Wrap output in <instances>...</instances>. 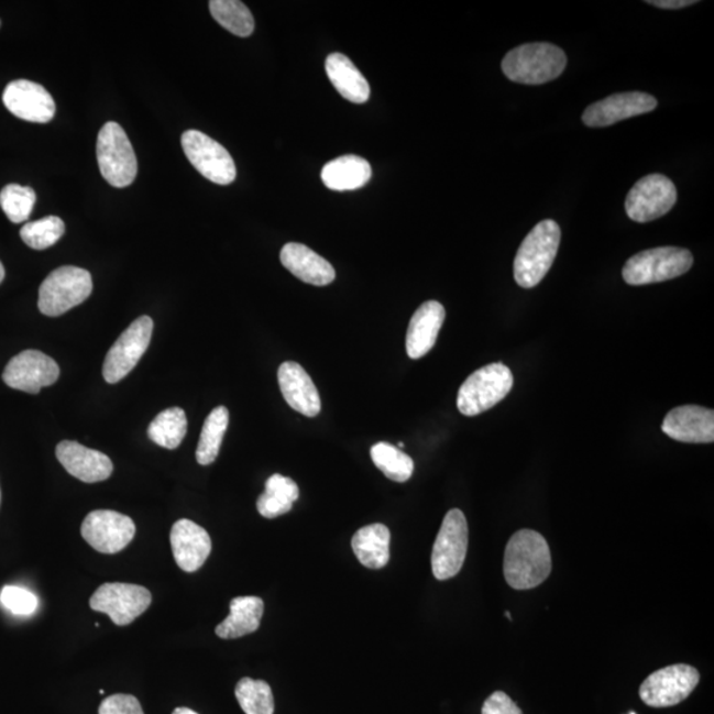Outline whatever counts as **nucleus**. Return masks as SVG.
<instances>
[{
	"instance_id": "obj_30",
	"label": "nucleus",
	"mask_w": 714,
	"mask_h": 714,
	"mask_svg": "<svg viewBox=\"0 0 714 714\" xmlns=\"http://www.w3.org/2000/svg\"><path fill=\"white\" fill-rule=\"evenodd\" d=\"M228 425L229 411L226 406H218L209 413L205 426H202L198 450H196V461L201 466H208L219 457Z\"/></svg>"
},
{
	"instance_id": "obj_26",
	"label": "nucleus",
	"mask_w": 714,
	"mask_h": 714,
	"mask_svg": "<svg viewBox=\"0 0 714 714\" xmlns=\"http://www.w3.org/2000/svg\"><path fill=\"white\" fill-rule=\"evenodd\" d=\"M264 601L259 597H238L231 601V613L216 627V635L221 639H238L259 630Z\"/></svg>"
},
{
	"instance_id": "obj_33",
	"label": "nucleus",
	"mask_w": 714,
	"mask_h": 714,
	"mask_svg": "<svg viewBox=\"0 0 714 714\" xmlns=\"http://www.w3.org/2000/svg\"><path fill=\"white\" fill-rule=\"evenodd\" d=\"M234 693L245 714H274L273 692L266 681L241 679Z\"/></svg>"
},
{
	"instance_id": "obj_9",
	"label": "nucleus",
	"mask_w": 714,
	"mask_h": 714,
	"mask_svg": "<svg viewBox=\"0 0 714 714\" xmlns=\"http://www.w3.org/2000/svg\"><path fill=\"white\" fill-rule=\"evenodd\" d=\"M182 146L191 165L208 180L219 186L234 182L235 165L231 154L219 142L198 130L182 135Z\"/></svg>"
},
{
	"instance_id": "obj_22",
	"label": "nucleus",
	"mask_w": 714,
	"mask_h": 714,
	"mask_svg": "<svg viewBox=\"0 0 714 714\" xmlns=\"http://www.w3.org/2000/svg\"><path fill=\"white\" fill-rule=\"evenodd\" d=\"M444 318L447 311L437 300H428L418 307L406 333V352L410 359H421L433 349Z\"/></svg>"
},
{
	"instance_id": "obj_41",
	"label": "nucleus",
	"mask_w": 714,
	"mask_h": 714,
	"mask_svg": "<svg viewBox=\"0 0 714 714\" xmlns=\"http://www.w3.org/2000/svg\"><path fill=\"white\" fill-rule=\"evenodd\" d=\"M4 275H6L4 266H3L2 262H0V284H2L3 279H4Z\"/></svg>"
},
{
	"instance_id": "obj_24",
	"label": "nucleus",
	"mask_w": 714,
	"mask_h": 714,
	"mask_svg": "<svg viewBox=\"0 0 714 714\" xmlns=\"http://www.w3.org/2000/svg\"><path fill=\"white\" fill-rule=\"evenodd\" d=\"M326 72L330 81L347 101L365 103L371 97V87L355 64L342 54L327 57Z\"/></svg>"
},
{
	"instance_id": "obj_29",
	"label": "nucleus",
	"mask_w": 714,
	"mask_h": 714,
	"mask_svg": "<svg viewBox=\"0 0 714 714\" xmlns=\"http://www.w3.org/2000/svg\"><path fill=\"white\" fill-rule=\"evenodd\" d=\"M187 416L180 408H169L160 413L150 424L147 435L150 440L161 448L175 450L180 447L187 435Z\"/></svg>"
},
{
	"instance_id": "obj_7",
	"label": "nucleus",
	"mask_w": 714,
	"mask_h": 714,
	"mask_svg": "<svg viewBox=\"0 0 714 714\" xmlns=\"http://www.w3.org/2000/svg\"><path fill=\"white\" fill-rule=\"evenodd\" d=\"M97 161L103 179L110 186L124 188L133 185L138 162L133 145L117 122L105 123L98 133Z\"/></svg>"
},
{
	"instance_id": "obj_13",
	"label": "nucleus",
	"mask_w": 714,
	"mask_h": 714,
	"mask_svg": "<svg viewBox=\"0 0 714 714\" xmlns=\"http://www.w3.org/2000/svg\"><path fill=\"white\" fill-rule=\"evenodd\" d=\"M152 601L146 587L113 582L98 587L89 605L95 612L109 615L117 626H128L147 611Z\"/></svg>"
},
{
	"instance_id": "obj_35",
	"label": "nucleus",
	"mask_w": 714,
	"mask_h": 714,
	"mask_svg": "<svg viewBox=\"0 0 714 714\" xmlns=\"http://www.w3.org/2000/svg\"><path fill=\"white\" fill-rule=\"evenodd\" d=\"M36 202V193L31 187L9 185L0 193V207L10 221L24 222L30 218Z\"/></svg>"
},
{
	"instance_id": "obj_11",
	"label": "nucleus",
	"mask_w": 714,
	"mask_h": 714,
	"mask_svg": "<svg viewBox=\"0 0 714 714\" xmlns=\"http://www.w3.org/2000/svg\"><path fill=\"white\" fill-rule=\"evenodd\" d=\"M699 681L696 668L688 664L668 666L644 681L639 696L646 705L652 707L678 705L690 696Z\"/></svg>"
},
{
	"instance_id": "obj_23",
	"label": "nucleus",
	"mask_w": 714,
	"mask_h": 714,
	"mask_svg": "<svg viewBox=\"0 0 714 714\" xmlns=\"http://www.w3.org/2000/svg\"><path fill=\"white\" fill-rule=\"evenodd\" d=\"M281 262L300 281L314 286L330 285L337 277L336 268L310 248L289 242L281 251Z\"/></svg>"
},
{
	"instance_id": "obj_40",
	"label": "nucleus",
	"mask_w": 714,
	"mask_h": 714,
	"mask_svg": "<svg viewBox=\"0 0 714 714\" xmlns=\"http://www.w3.org/2000/svg\"><path fill=\"white\" fill-rule=\"evenodd\" d=\"M173 714H199V713L189 710V707H176Z\"/></svg>"
},
{
	"instance_id": "obj_37",
	"label": "nucleus",
	"mask_w": 714,
	"mask_h": 714,
	"mask_svg": "<svg viewBox=\"0 0 714 714\" xmlns=\"http://www.w3.org/2000/svg\"><path fill=\"white\" fill-rule=\"evenodd\" d=\"M98 714H145L140 701L131 694H113L105 699Z\"/></svg>"
},
{
	"instance_id": "obj_25",
	"label": "nucleus",
	"mask_w": 714,
	"mask_h": 714,
	"mask_svg": "<svg viewBox=\"0 0 714 714\" xmlns=\"http://www.w3.org/2000/svg\"><path fill=\"white\" fill-rule=\"evenodd\" d=\"M372 168L369 161L358 155H344L323 167L322 180L332 191H353L371 180Z\"/></svg>"
},
{
	"instance_id": "obj_1",
	"label": "nucleus",
	"mask_w": 714,
	"mask_h": 714,
	"mask_svg": "<svg viewBox=\"0 0 714 714\" xmlns=\"http://www.w3.org/2000/svg\"><path fill=\"white\" fill-rule=\"evenodd\" d=\"M552 572V556L543 536L521 529L507 543L504 578L515 591H529L542 584Z\"/></svg>"
},
{
	"instance_id": "obj_15",
	"label": "nucleus",
	"mask_w": 714,
	"mask_h": 714,
	"mask_svg": "<svg viewBox=\"0 0 714 714\" xmlns=\"http://www.w3.org/2000/svg\"><path fill=\"white\" fill-rule=\"evenodd\" d=\"M61 369L54 359L36 350H28L12 358L3 372V382L12 389L36 393L57 382Z\"/></svg>"
},
{
	"instance_id": "obj_10",
	"label": "nucleus",
	"mask_w": 714,
	"mask_h": 714,
	"mask_svg": "<svg viewBox=\"0 0 714 714\" xmlns=\"http://www.w3.org/2000/svg\"><path fill=\"white\" fill-rule=\"evenodd\" d=\"M153 330V319L141 317L121 333L103 363V378L109 384L121 382L135 369L152 342Z\"/></svg>"
},
{
	"instance_id": "obj_42",
	"label": "nucleus",
	"mask_w": 714,
	"mask_h": 714,
	"mask_svg": "<svg viewBox=\"0 0 714 714\" xmlns=\"http://www.w3.org/2000/svg\"><path fill=\"white\" fill-rule=\"evenodd\" d=\"M404 448H405V444L403 442H399L398 443V449H404Z\"/></svg>"
},
{
	"instance_id": "obj_19",
	"label": "nucleus",
	"mask_w": 714,
	"mask_h": 714,
	"mask_svg": "<svg viewBox=\"0 0 714 714\" xmlns=\"http://www.w3.org/2000/svg\"><path fill=\"white\" fill-rule=\"evenodd\" d=\"M56 457L72 476L85 483L103 482L113 474V462L108 455L75 441L58 443Z\"/></svg>"
},
{
	"instance_id": "obj_16",
	"label": "nucleus",
	"mask_w": 714,
	"mask_h": 714,
	"mask_svg": "<svg viewBox=\"0 0 714 714\" xmlns=\"http://www.w3.org/2000/svg\"><path fill=\"white\" fill-rule=\"evenodd\" d=\"M658 100L641 91H628L604 98L591 105L582 114V122L589 128H606L628 118L650 113L657 109Z\"/></svg>"
},
{
	"instance_id": "obj_28",
	"label": "nucleus",
	"mask_w": 714,
	"mask_h": 714,
	"mask_svg": "<svg viewBox=\"0 0 714 714\" xmlns=\"http://www.w3.org/2000/svg\"><path fill=\"white\" fill-rule=\"evenodd\" d=\"M298 497L299 488L292 477L274 474L266 481L265 493L259 497V513L266 519H275L290 513Z\"/></svg>"
},
{
	"instance_id": "obj_3",
	"label": "nucleus",
	"mask_w": 714,
	"mask_h": 714,
	"mask_svg": "<svg viewBox=\"0 0 714 714\" xmlns=\"http://www.w3.org/2000/svg\"><path fill=\"white\" fill-rule=\"evenodd\" d=\"M567 55L557 45L530 43L509 51L503 58L502 69L508 80L526 85H540L562 75Z\"/></svg>"
},
{
	"instance_id": "obj_27",
	"label": "nucleus",
	"mask_w": 714,
	"mask_h": 714,
	"mask_svg": "<svg viewBox=\"0 0 714 714\" xmlns=\"http://www.w3.org/2000/svg\"><path fill=\"white\" fill-rule=\"evenodd\" d=\"M391 532L384 524H371L352 537L353 553L365 568L382 569L389 562Z\"/></svg>"
},
{
	"instance_id": "obj_21",
	"label": "nucleus",
	"mask_w": 714,
	"mask_h": 714,
	"mask_svg": "<svg viewBox=\"0 0 714 714\" xmlns=\"http://www.w3.org/2000/svg\"><path fill=\"white\" fill-rule=\"evenodd\" d=\"M278 384L290 408L306 417H317L322 409L319 392L309 373L296 362L281 364Z\"/></svg>"
},
{
	"instance_id": "obj_44",
	"label": "nucleus",
	"mask_w": 714,
	"mask_h": 714,
	"mask_svg": "<svg viewBox=\"0 0 714 714\" xmlns=\"http://www.w3.org/2000/svg\"><path fill=\"white\" fill-rule=\"evenodd\" d=\"M630 714H637V713L631 712Z\"/></svg>"
},
{
	"instance_id": "obj_8",
	"label": "nucleus",
	"mask_w": 714,
	"mask_h": 714,
	"mask_svg": "<svg viewBox=\"0 0 714 714\" xmlns=\"http://www.w3.org/2000/svg\"><path fill=\"white\" fill-rule=\"evenodd\" d=\"M469 547V526L466 516L461 509H451L444 516L440 532H438L431 569L438 581L455 578L461 572Z\"/></svg>"
},
{
	"instance_id": "obj_18",
	"label": "nucleus",
	"mask_w": 714,
	"mask_h": 714,
	"mask_svg": "<svg viewBox=\"0 0 714 714\" xmlns=\"http://www.w3.org/2000/svg\"><path fill=\"white\" fill-rule=\"evenodd\" d=\"M663 433L684 443H712L714 441V411L697 405L678 406L661 425Z\"/></svg>"
},
{
	"instance_id": "obj_17",
	"label": "nucleus",
	"mask_w": 714,
	"mask_h": 714,
	"mask_svg": "<svg viewBox=\"0 0 714 714\" xmlns=\"http://www.w3.org/2000/svg\"><path fill=\"white\" fill-rule=\"evenodd\" d=\"M4 107L23 121L48 123L54 120L56 105L48 90L41 84L15 80L6 87Z\"/></svg>"
},
{
	"instance_id": "obj_31",
	"label": "nucleus",
	"mask_w": 714,
	"mask_h": 714,
	"mask_svg": "<svg viewBox=\"0 0 714 714\" xmlns=\"http://www.w3.org/2000/svg\"><path fill=\"white\" fill-rule=\"evenodd\" d=\"M209 11L216 22L233 35L248 37L253 34L254 19L251 10L239 0H211Z\"/></svg>"
},
{
	"instance_id": "obj_6",
	"label": "nucleus",
	"mask_w": 714,
	"mask_h": 714,
	"mask_svg": "<svg viewBox=\"0 0 714 714\" xmlns=\"http://www.w3.org/2000/svg\"><path fill=\"white\" fill-rule=\"evenodd\" d=\"M94 292V281L85 268L63 266L44 279L39 290V310L47 317H61L81 305Z\"/></svg>"
},
{
	"instance_id": "obj_45",
	"label": "nucleus",
	"mask_w": 714,
	"mask_h": 714,
	"mask_svg": "<svg viewBox=\"0 0 714 714\" xmlns=\"http://www.w3.org/2000/svg\"><path fill=\"white\" fill-rule=\"evenodd\" d=\"M0 496H2V495H0Z\"/></svg>"
},
{
	"instance_id": "obj_5",
	"label": "nucleus",
	"mask_w": 714,
	"mask_h": 714,
	"mask_svg": "<svg viewBox=\"0 0 714 714\" xmlns=\"http://www.w3.org/2000/svg\"><path fill=\"white\" fill-rule=\"evenodd\" d=\"M514 375L503 363L482 366L468 377L458 392L457 406L463 416L474 417L494 408L508 396Z\"/></svg>"
},
{
	"instance_id": "obj_20",
	"label": "nucleus",
	"mask_w": 714,
	"mask_h": 714,
	"mask_svg": "<svg viewBox=\"0 0 714 714\" xmlns=\"http://www.w3.org/2000/svg\"><path fill=\"white\" fill-rule=\"evenodd\" d=\"M173 554L176 563L187 573L199 570L212 550V540L207 530L198 524L182 519L174 524L172 535Z\"/></svg>"
},
{
	"instance_id": "obj_2",
	"label": "nucleus",
	"mask_w": 714,
	"mask_h": 714,
	"mask_svg": "<svg viewBox=\"0 0 714 714\" xmlns=\"http://www.w3.org/2000/svg\"><path fill=\"white\" fill-rule=\"evenodd\" d=\"M561 242V229L553 220H543L521 242L514 262L516 284L532 289L552 267Z\"/></svg>"
},
{
	"instance_id": "obj_32",
	"label": "nucleus",
	"mask_w": 714,
	"mask_h": 714,
	"mask_svg": "<svg viewBox=\"0 0 714 714\" xmlns=\"http://www.w3.org/2000/svg\"><path fill=\"white\" fill-rule=\"evenodd\" d=\"M371 458L376 468L393 482L404 483L409 481L413 471H415V462H413L411 458L391 443L378 442L373 444Z\"/></svg>"
},
{
	"instance_id": "obj_14",
	"label": "nucleus",
	"mask_w": 714,
	"mask_h": 714,
	"mask_svg": "<svg viewBox=\"0 0 714 714\" xmlns=\"http://www.w3.org/2000/svg\"><path fill=\"white\" fill-rule=\"evenodd\" d=\"M81 535L97 552L114 554L133 541L135 524L116 510L98 509L85 517Z\"/></svg>"
},
{
	"instance_id": "obj_4",
	"label": "nucleus",
	"mask_w": 714,
	"mask_h": 714,
	"mask_svg": "<svg viewBox=\"0 0 714 714\" xmlns=\"http://www.w3.org/2000/svg\"><path fill=\"white\" fill-rule=\"evenodd\" d=\"M693 265L690 251L677 246L648 249L626 262L622 275L626 284L644 286L680 277Z\"/></svg>"
},
{
	"instance_id": "obj_43",
	"label": "nucleus",
	"mask_w": 714,
	"mask_h": 714,
	"mask_svg": "<svg viewBox=\"0 0 714 714\" xmlns=\"http://www.w3.org/2000/svg\"><path fill=\"white\" fill-rule=\"evenodd\" d=\"M100 694H105V691H103V690H100Z\"/></svg>"
},
{
	"instance_id": "obj_38",
	"label": "nucleus",
	"mask_w": 714,
	"mask_h": 714,
	"mask_svg": "<svg viewBox=\"0 0 714 714\" xmlns=\"http://www.w3.org/2000/svg\"><path fill=\"white\" fill-rule=\"evenodd\" d=\"M482 714H523V712L508 694L499 691L484 701Z\"/></svg>"
},
{
	"instance_id": "obj_34",
	"label": "nucleus",
	"mask_w": 714,
	"mask_h": 714,
	"mask_svg": "<svg viewBox=\"0 0 714 714\" xmlns=\"http://www.w3.org/2000/svg\"><path fill=\"white\" fill-rule=\"evenodd\" d=\"M65 233V224L57 216H47L41 220L28 222L21 229V238L25 245L35 251H44L54 246Z\"/></svg>"
},
{
	"instance_id": "obj_36",
	"label": "nucleus",
	"mask_w": 714,
	"mask_h": 714,
	"mask_svg": "<svg viewBox=\"0 0 714 714\" xmlns=\"http://www.w3.org/2000/svg\"><path fill=\"white\" fill-rule=\"evenodd\" d=\"M0 604L14 615L29 617L34 614L39 607V598L28 589L19 586H4L0 593Z\"/></svg>"
},
{
	"instance_id": "obj_12",
	"label": "nucleus",
	"mask_w": 714,
	"mask_h": 714,
	"mask_svg": "<svg viewBox=\"0 0 714 714\" xmlns=\"http://www.w3.org/2000/svg\"><path fill=\"white\" fill-rule=\"evenodd\" d=\"M677 201L678 191L673 183L664 175L651 174L635 183L625 207L633 221L648 222L663 218Z\"/></svg>"
},
{
	"instance_id": "obj_39",
	"label": "nucleus",
	"mask_w": 714,
	"mask_h": 714,
	"mask_svg": "<svg viewBox=\"0 0 714 714\" xmlns=\"http://www.w3.org/2000/svg\"><path fill=\"white\" fill-rule=\"evenodd\" d=\"M696 0H648L647 4L655 6L658 9L678 10L696 4Z\"/></svg>"
}]
</instances>
